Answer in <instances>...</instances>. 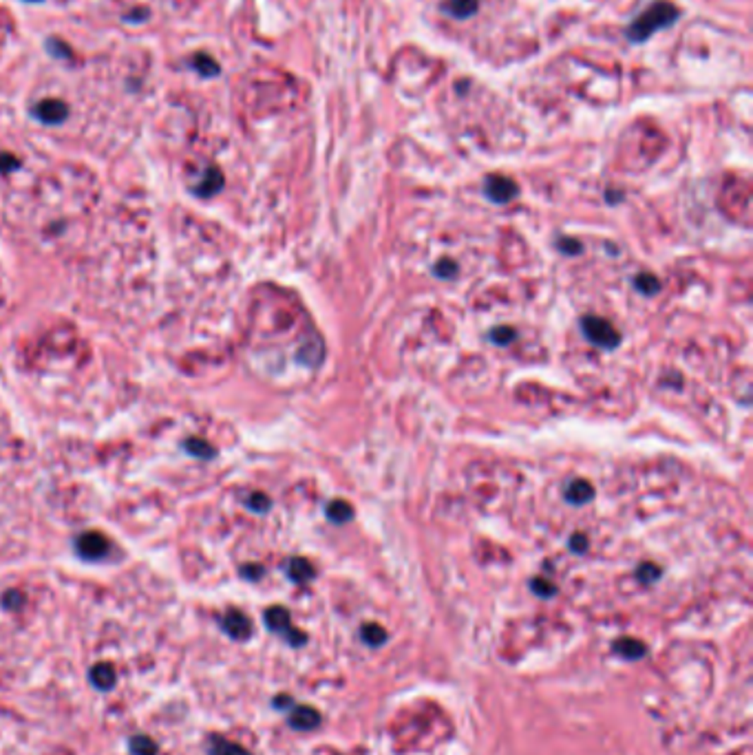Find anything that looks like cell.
I'll return each mask as SVG.
<instances>
[{"label": "cell", "instance_id": "cell-25", "mask_svg": "<svg viewBox=\"0 0 753 755\" xmlns=\"http://www.w3.org/2000/svg\"><path fill=\"white\" fill-rule=\"evenodd\" d=\"M16 168H20V162L11 153H0V172H11Z\"/></svg>", "mask_w": 753, "mask_h": 755}, {"label": "cell", "instance_id": "cell-29", "mask_svg": "<svg viewBox=\"0 0 753 755\" xmlns=\"http://www.w3.org/2000/svg\"><path fill=\"white\" fill-rule=\"evenodd\" d=\"M435 272L440 274L442 278H451V276L455 274V263H451V261H442V263H437V266H435Z\"/></svg>", "mask_w": 753, "mask_h": 755}, {"label": "cell", "instance_id": "cell-23", "mask_svg": "<svg viewBox=\"0 0 753 755\" xmlns=\"http://www.w3.org/2000/svg\"><path fill=\"white\" fill-rule=\"evenodd\" d=\"M248 506L252 508L254 513H266L268 508H270V499H268V495H263V493H254V495L248 499Z\"/></svg>", "mask_w": 753, "mask_h": 755}, {"label": "cell", "instance_id": "cell-28", "mask_svg": "<svg viewBox=\"0 0 753 755\" xmlns=\"http://www.w3.org/2000/svg\"><path fill=\"white\" fill-rule=\"evenodd\" d=\"M570 548L574 550V552H586L588 550V539H586V535H572V539H570Z\"/></svg>", "mask_w": 753, "mask_h": 755}, {"label": "cell", "instance_id": "cell-1", "mask_svg": "<svg viewBox=\"0 0 753 755\" xmlns=\"http://www.w3.org/2000/svg\"><path fill=\"white\" fill-rule=\"evenodd\" d=\"M678 9L676 5L668 3V0H658L652 7H647L639 18L625 29L627 40L632 42H645L650 40L658 29L672 27L678 20Z\"/></svg>", "mask_w": 753, "mask_h": 755}, {"label": "cell", "instance_id": "cell-20", "mask_svg": "<svg viewBox=\"0 0 753 755\" xmlns=\"http://www.w3.org/2000/svg\"><path fill=\"white\" fill-rule=\"evenodd\" d=\"M362 638H364L367 643H369V645L378 647V645H382V643H384V638H387V634H384V629H382L380 625L369 623V625H364V627H362Z\"/></svg>", "mask_w": 753, "mask_h": 755}, {"label": "cell", "instance_id": "cell-27", "mask_svg": "<svg viewBox=\"0 0 753 755\" xmlns=\"http://www.w3.org/2000/svg\"><path fill=\"white\" fill-rule=\"evenodd\" d=\"M3 603H5V607L16 610V607H18V605L23 603V594H20V592H16V590H9V592L3 596Z\"/></svg>", "mask_w": 753, "mask_h": 755}, {"label": "cell", "instance_id": "cell-11", "mask_svg": "<svg viewBox=\"0 0 753 755\" xmlns=\"http://www.w3.org/2000/svg\"><path fill=\"white\" fill-rule=\"evenodd\" d=\"M221 188H223V174H221V170H219L217 166H210V168L206 170V174H203L201 184L195 188V192H197L199 197H213V195H217Z\"/></svg>", "mask_w": 753, "mask_h": 755}, {"label": "cell", "instance_id": "cell-13", "mask_svg": "<svg viewBox=\"0 0 753 755\" xmlns=\"http://www.w3.org/2000/svg\"><path fill=\"white\" fill-rule=\"evenodd\" d=\"M210 755H250L241 744L225 740L221 735L210 737Z\"/></svg>", "mask_w": 753, "mask_h": 755}, {"label": "cell", "instance_id": "cell-17", "mask_svg": "<svg viewBox=\"0 0 753 755\" xmlns=\"http://www.w3.org/2000/svg\"><path fill=\"white\" fill-rule=\"evenodd\" d=\"M327 517H329V521H334V523H345V521H349V519H352L354 517V508L352 506H349L347 501H343V499H334V501H331L329 506H327Z\"/></svg>", "mask_w": 753, "mask_h": 755}, {"label": "cell", "instance_id": "cell-16", "mask_svg": "<svg viewBox=\"0 0 753 755\" xmlns=\"http://www.w3.org/2000/svg\"><path fill=\"white\" fill-rule=\"evenodd\" d=\"M615 652L621 654L623 658H643L645 656V645L634 638H621L615 643Z\"/></svg>", "mask_w": 753, "mask_h": 755}, {"label": "cell", "instance_id": "cell-10", "mask_svg": "<svg viewBox=\"0 0 753 755\" xmlns=\"http://www.w3.org/2000/svg\"><path fill=\"white\" fill-rule=\"evenodd\" d=\"M478 9H480L478 0H446V3L442 5V11L449 13L451 18H458V20L470 18V16L478 13Z\"/></svg>", "mask_w": 753, "mask_h": 755}, {"label": "cell", "instance_id": "cell-14", "mask_svg": "<svg viewBox=\"0 0 753 755\" xmlns=\"http://www.w3.org/2000/svg\"><path fill=\"white\" fill-rule=\"evenodd\" d=\"M287 574H290L292 581H296V583H305V581H309V578L314 576V568H312V564H309L307 559L296 557V559H292V561H290V566H287Z\"/></svg>", "mask_w": 753, "mask_h": 755}, {"label": "cell", "instance_id": "cell-15", "mask_svg": "<svg viewBox=\"0 0 753 755\" xmlns=\"http://www.w3.org/2000/svg\"><path fill=\"white\" fill-rule=\"evenodd\" d=\"M190 66L195 69V71L201 76V78H215L219 76V62L208 56V54H197L195 58L190 60Z\"/></svg>", "mask_w": 753, "mask_h": 755}, {"label": "cell", "instance_id": "cell-21", "mask_svg": "<svg viewBox=\"0 0 753 755\" xmlns=\"http://www.w3.org/2000/svg\"><path fill=\"white\" fill-rule=\"evenodd\" d=\"M636 287H639V292H643V294H656V292L660 290V283H658V278L652 276V274H641V276L636 278Z\"/></svg>", "mask_w": 753, "mask_h": 755}, {"label": "cell", "instance_id": "cell-19", "mask_svg": "<svg viewBox=\"0 0 753 755\" xmlns=\"http://www.w3.org/2000/svg\"><path fill=\"white\" fill-rule=\"evenodd\" d=\"M186 451L190 455H195V458H201V460H210L215 455V448L210 446L208 442L203 440H197V437H190V440H186Z\"/></svg>", "mask_w": 753, "mask_h": 755}, {"label": "cell", "instance_id": "cell-22", "mask_svg": "<svg viewBox=\"0 0 753 755\" xmlns=\"http://www.w3.org/2000/svg\"><path fill=\"white\" fill-rule=\"evenodd\" d=\"M515 336H517V333L511 327H497V329L490 331V338H493L495 345H509L511 340H515Z\"/></svg>", "mask_w": 753, "mask_h": 755}, {"label": "cell", "instance_id": "cell-30", "mask_svg": "<svg viewBox=\"0 0 753 755\" xmlns=\"http://www.w3.org/2000/svg\"><path fill=\"white\" fill-rule=\"evenodd\" d=\"M146 16H148V11L146 9H133V11H129V13H124V20L126 23H144L146 20Z\"/></svg>", "mask_w": 753, "mask_h": 755}, {"label": "cell", "instance_id": "cell-18", "mask_svg": "<svg viewBox=\"0 0 753 755\" xmlns=\"http://www.w3.org/2000/svg\"><path fill=\"white\" fill-rule=\"evenodd\" d=\"M129 749L133 755H157V744L148 735H133L129 742Z\"/></svg>", "mask_w": 753, "mask_h": 755}, {"label": "cell", "instance_id": "cell-9", "mask_svg": "<svg viewBox=\"0 0 753 755\" xmlns=\"http://www.w3.org/2000/svg\"><path fill=\"white\" fill-rule=\"evenodd\" d=\"M89 678H91V682L95 684L100 691H109V689L115 687L117 674H115V670H113V665H109V662H97V665L91 667Z\"/></svg>", "mask_w": 753, "mask_h": 755}, {"label": "cell", "instance_id": "cell-2", "mask_svg": "<svg viewBox=\"0 0 753 755\" xmlns=\"http://www.w3.org/2000/svg\"><path fill=\"white\" fill-rule=\"evenodd\" d=\"M581 327H583V333L588 336V340L594 343L597 347L615 349L621 343V333L605 319H599V316H586L581 321Z\"/></svg>", "mask_w": 753, "mask_h": 755}, {"label": "cell", "instance_id": "cell-24", "mask_svg": "<svg viewBox=\"0 0 753 755\" xmlns=\"http://www.w3.org/2000/svg\"><path fill=\"white\" fill-rule=\"evenodd\" d=\"M658 576H660V568H656L652 564H645V566L639 568V578H641V581H645V583L656 581Z\"/></svg>", "mask_w": 753, "mask_h": 755}, {"label": "cell", "instance_id": "cell-6", "mask_svg": "<svg viewBox=\"0 0 753 755\" xmlns=\"http://www.w3.org/2000/svg\"><path fill=\"white\" fill-rule=\"evenodd\" d=\"M484 192L490 201L495 203H509L517 197V184L509 177H502V174H490L484 182Z\"/></svg>", "mask_w": 753, "mask_h": 755}, {"label": "cell", "instance_id": "cell-32", "mask_svg": "<svg viewBox=\"0 0 753 755\" xmlns=\"http://www.w3.org/2000/svg\"><path fill=\"white\" fill-rule=\"evenodd\" d=\"M25 3H42V0H25Z\"/></svg>", "mask_w": 753, "mask_h": 755}, {"label": "cell", "instance_id": "cell-31", "mask_svg": "<svg viewBox=\"0 0 753 755\" xmlns=\"http://www.w3.org/2000/svg\"><path fill=\"white\" fill-rule=\"evenodd\" d=\"M559 248H562L566 254H576V252H581V243L570 241V239H562V241H559Z\"/></svg>", "mask_w": 753, "mask_h": 755}, {"label": "cell", "instance_id": "cell-5", "mask_svg": "<svg viewBox=\"0 0 753 755\" xmlns=\"http://www.w3.org/2000/svg\"><path fill=\"white\" fill-rule=\"evenodd\" d=\"M31 115L47 126H56V124H62V121L69 117V107L62 100L49 97V100H40L36 107L31 109Z\"/></svg>", "mask_w": 753, "mask_h": 755}, {"label": "cell", "instance_id": "cell-3", "mask_svg": "<svg viewBox=\"0 0 753 755\" xmlns=\"http://www.w3.org/2000/svg\"><path fill=\"white\" fill-rule=\"evenodd\" d=\"M266 625L272 629V631H276V634H281V636H285L292 645H303L305 643V636H303V631H299V629H294L292 627V623H290V612L285 610V607H270L268 612H266Z\"/></svg>", "mask_w": 753, "mask_h": 755}, {"label": "cell", "instance_id": "cell-12", "mask_svg": "<svg viewBox=\"0 0 753 755\" xmlns=\"http://www.w3.org/2000/svg\"><path fill=\"white\" fill-rule=\"evenodd\" d=\"M594 497V488L590 482L586 480H574L570 482V486L566 488V499L570 504H588Z\"/></svg>", "mask_w": 753, "mask_h": 755}, {"label": "cell", "instance_id": "cell-26", "mask_svg": "<svg viewBox=\"0 0 753 755\" xmlns=\"http://www.w3.org/2000/svg\"><path fill=\"white\" fill-rule=\"evenodd\" d=\"M533 590L539 594V596H552L557 592V588L548 581H544V578H535L533 581Z\"/></svg>", "mask_w": 753, "mask_h": 755}, {"label": "cell", "instance_id": "cell-8", "mask_svg": "<svg viewBox=\"0 0 753 755\" xmlns=\"http://www.w3.org/2000/svg\"><path fill=\"white\" fill-rule=\"evenodd\" d=\"M321 723V713L316 709H312L307 705H296L290 713V725L299 731H309L316 729Z\"/></svg>", "mask_w": 753, "mask_h": 755}, {"label": "cell", "instance_id": "cell-4", "mask_svg": "<svg viewBox=\"0 0 753 755\" xmlns=\"http://www.w3.org/2000/svg\"><path fill=\"white\" fill-rule=\"evenodd\" d=\"M109 548L111 543L109 539L104 537L102 533H82L76 541V550L82 559H89V561H97V559H104L109 554Z\"/></svg>", "mask_w": 753, "mask_h": 755}, {"label": "cell", "instance_id": "cell-7", "mask_svg": "<svg viewBox=\"0 0 753 755\" xmlns=\"http://www.w3.org/2000/svg\"><path fill=\"white\" fill-rule=\"evenodd\" d=\"M221 627L225 629V634L230 638H235V641H245V638H250V634H252L250 619L239 610L227 612L223 617V621H221Z\"/></svg>", "mask_w": 753, "mask_h": 755}]
</instances>
